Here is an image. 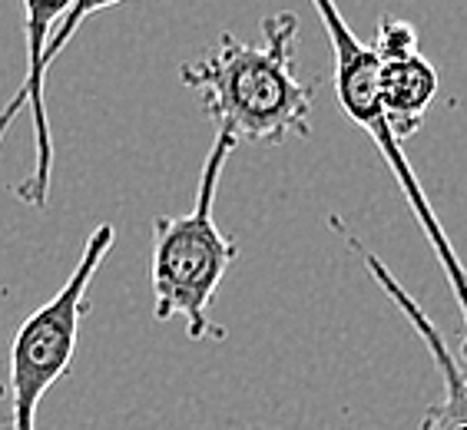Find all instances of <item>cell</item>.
Returning a JSON list of instances; mask_svg holds the SVG:
<instances>
[{"instance_id": "obj_9", "label": "cell", "mask_w": 467, "mask_h": 430, "mask_svg": "<svg viewBox=\"0 0 467 430\" xmlns=\"http://www.w3.org/2000/svg\"><path fill=\"white\" fill-rule=\"evenodd\" d=\"M117 4H126V0H73V7L67 10V17L60 20V27H57V34L50 36V46H47V60H50V67H54V60L60 56L63 46L73 40V34L83 27V20L99 14V10L117 7Z\"/></svg>"}, {"instance_id": "obj_10", "label": "cell", "mask_w": 467, "mask_h": 430, "mask_svg": "<svg viewBox=\"0 0 467 430\" xmlns=\"http://www.w3.org/2000/svg\"><path fill=\"white\" fill-rule=\"evenodd\" d=\"M4 401H7V387H4V381H0V407H4Z\"/></svg>"}, {"instance_id": "obj_4", "label": "cell", "mask_w": 467, "mask_h": 430, "mask_svg": "<svg viewBox=\"0 0 467 430\" xmlns=\"http://www.w3.org/2000/svg\"><path fill=\"white\" fill-rule=\"evenodd\" d=\"M117 242V229L109 222L97 225L83 245L80 259L67 275L50 302L36 308L20 322L17 334L10 341V430H34L36 411L47 391L70 371L77 354L80 324L90 314V282L103 269L109 249Z\"/></svg>"}, {"instance_id": "obj_1", "label": "cell", "mask_w": 467, "mask_h": 430, "mask_svg": "<svg viewBox=\"0 0 467 430\" xmlns=\"http://www.w3.org/2000/svg\"><path fill=\"white\" fill-rule=\"evenodd\" d=\"M298 17L279 10L262 20L259 44L223 34L213 50L180 67L182 87L196 90L216 129L235 143L279 146L288 136H312V107L318 83L296 73Z\"/></svg>"}, {"instance_id": "obj_8", "label": "cell", "mask_w": 467, "mask_h": 430, "mask_svg": "<svg viewBox=\"0 0 467 430\" xmlns=\"http://www.w3.org/2000/svg\"><path fill=\"white\" fill-rule=\"evenodd\" d=\"M368 46L375 50L378 60H405L411 54H421L414 24H408L405 17H395V14H385V17L378 20L375 40Z\"/></svg>"}, {"instance_id": "obj_5", "label": "cell", "mask_w": 467, "mask_h": 430, "mask_svg": "<svg viewBox=\"0 0 467 430\" xmlns=\"http://www.w3.org/2000/svg\"><path fill=\"white\" fill-rule=\"evenodd\" d=\"M73 7V0H20L24 10V46H27V73L20 90L7 99V107L0 109V143L7 136L10 123L24 113L27 107L30 126H34V169L17 189L14 196L20 202L34 206L36 212H44L50 202V179H54V136H50V119H47V73H50V60H47V46L50 36L57 34L60 20L67 17V10Z\"/></svg>"}, {"instance_id": "obj_7", "label": "cell", "mask_w": 467, "mask_h": 430, "mask_svg": "<svg viewBox=\"0 0 467 430\" xmlns=\"http://www.w3.org/2000/svg\"><path fill=\"white\" fill-rule=\"evenodd\" d=\"M438 70L421 54H411L405 60H378V99L391 133L401 143L421 129L438 97Z\"/></svg>"}, {"instance_id": "obj_3", "label": "cell", "mask_w": 467, "mask_h": 430, "mask_svg": "<svg viewBox=\"0 0 467 430\" xmlns=\"http://www.w3.org/2000/svg\"><path fill=\"white\" fill-rule=\"evenodd\" d=\"M312 7L318 14V20H322V27L335 50V97H338V107H342V113L351 123H358L371 136L375 149L385 156L388 169L395 172V179L401 186V192H405L414 219H418L421 232L428 235V242H431L434 255H438L441 271L448 275L451 288H454V298H458L461 312H464V358H467V271L461 265L458 249L451 245L444 225L438 222L431 202L424 196L411 162L401 153V139L391 133V126L385 119V109H381V99H378L375 50L348 27V20L342 17V10H338L335 0H312Z\"/></svg>"}, {"instance_id": "obj_2", "label": "cell", "mask_w": 467, "mask_h": 430, "mask_svg": "<svg viewBox=\"0 0 467 430\" xmlns=\"http://www.w3.org/2000/svg\"><path fill=\"white\" fill-rule=\"evenodd\" d=\"M235 146L239 143L225 129H216L202 159L192 209L182 215L153 219V261H150L153 318L156 322L182 318L189 341H225V328H219L209 312L225 271L239 255L235 239H229L216 225L219 179Z\"/></svg>"}, {"instance_id": "obj_6", "label": "cell", "mask_w": 467, "mask_h": 430, "mask_svg": "<svg viewBox=\"0 0 467 430\" xmlns=\"http://www.w3.org/2000/svg\"><path fill=\"white\" fill-rule=\"evenodd\" d=\"M332 229L345 239L348 251H355V255H358L361 265H365V271H368V275L378 282V288H381V292L395 302V308L405 314L408 322H411L414 332L421 334V341L428 344V354H431L434 364H438L444 394H441V401H434L431 407L424 411L421 430H467V374H464V368L458 364V358H454L451 344L444 341V334L438 332V324H434L431 318L424 314V308L418 305L411 295H408L405 288H401V282L388 271L385 261L378 259L375 251L361 242L358 235H351L348 229H345L342 219H335V215H332Z\"/></svg>"}]
</instances>
